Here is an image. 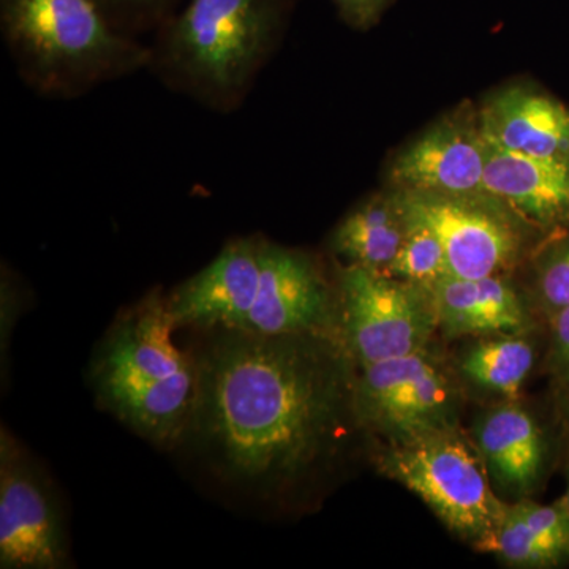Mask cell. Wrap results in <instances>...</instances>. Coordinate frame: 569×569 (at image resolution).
<instances>
[{"instance_id":"cell-15","label":"cell","mask_w":569,"mask_h":569,"mask_svg":"<svg viewBox=\"0 0 569 569\" xmlns=\"http://www.w3.org/2000/svg\"><path fill=\"white\" fill-rule=\"evenodd\" d=\"M479 456L505 488L529 493L545 467V437L526 408L500 403L482 413L475 426Z\"/></svg>"},{"instance_id":"cell-14","label":"cell","mask_w":569,"mask_h":569,"mask_svg":"<svg viewBox=\"0 0 569 569\" xmlns=\"http://www.w3.org/2000/svg\"><path fill=\"white\" fill-rule=\"evenodd\" d=\"M438 326L449 337L527 335L531 317L522 296L503 276H445L430 284Z\"/></svg>"},{"instance_id":"cell-26","label":"cell","mask_w":569,"mask_h":569,"mask_svg":"<svg viewBox=\"0 0 569 569\" xmlns=\"http://www.w3.org/2000/svg\"><path fill=\"white\" fill-rule=\"evenodd\" d=\"M561 505H563L565 509L569 512V471H568V488L567 492H565L563 497L559 498Z\"/></svg>"},{"instance_id":"cell-12","label":"cell","mask_w":569,"mask_h":569,"mask_svg":"<svg viewBox=\"0 0 569 569\" xmlns=\"http://www.w3.org/2000/svg\"><path fill=\"white\" fill-rule=\"evenodd\" d=\"M482 137L503 151L569 162V107L527 84L490 96L478 111Z\"/></svg>"},{"instance_id":"cell-18","label":"cell","mask_w":569,"mask_h":569,"mask_svg":"<svg viewBox=\"0 0 569 569\" xmlns=\"http://www.w3.org/2000/svg\"><path fill=\"white\" fill-rule=\"evenodd\" d=\"M477 549L519 568H553L569 561L567 550L531 526L515 505H507L496 529Z\"/></svg>"},{"instance_id":"cell-8","label":"cell","mask_w":569,"mask_h":569,"mask_svg":"<svg viewBox=\"0 0 569 569\" xmlns=\"http://www.w3.org/2000/svg\"><path fill=\"white\" fill-rule=\"evenodd\" d=\"M395 190L407 219L440 239L449 274L463 279L505 276L522 260L533 224L488 193L437 194Z\"/></svg>"},{"instance_id":"cell-24","label":"cell","mask_w":569,"mask_h":569,"mask_svg":"<svg viewBox=\"0 0 569 569\" xmlns=\"http://www.w3.org/2000/svg\"><path fill=\"white\" fill-rule=\"evenodd\" d=\"M20 277L14 274L9 266L2 264V282H0V296H2V348L11 335L14 321L20 318L22 299L26 298Z\"/></svg>"},{"instance_id":"cell-2","label":"cell","mask_w":569,"mask_h":569,"mask_svg":"<svg viewBox=\"0 0 569 569\" xmlns=\"http://www.w3.org/2000/svg\"><path fill=\"white\" fill-rule=\"evenodd\" d=\"M167 295L178 329L340 337L339 290L316 258L263 234L231 239Z\"/></svg>"},{"instance_id":"cell-10","label":"cell","mask_w":569,"mask_h":569,"mask_svg":"<svg viewBox=\"0 0 569 569\" xmlns=\"http://www.w3.org/2000/svg\"><path fill=\"white\" fill-rule=\"evenodd\" d=\"M70 542L50 475L7 427L0 430V568L62 569Z\"/></svg>"},{"instance_id":"cell-13","label":"cell","mask_w":569,"mask_h":569,"mask_svg":"<svg viewBox=\"0 0 569 569\" xmlns=\"http://www.w3.org/2000/svg\"><path fill=\"white\" fill-rule=\"evenodd\" d=\"M485 192L537 230L569 227V162L493 148L488 142Z\"/></svg>"},{"instance_id":"cell-9","label":"cell","mask_w":569,"mask_h":569,"mask_svg":"<svg viewBox=\"0 0 569 569\" xmlns=\"http://www.w3.org/2000/svg\"><path fill=\"white\" fill-rule=\"evenodd\" d=\"M459 391L436 356L422 350L358 367L355 418L392 441L458 427Z\"/></svg>"},{"instance_id":"cell-6","label":"cell","mask_w":569,"mask_h":569,"mask_svg":"<svg viewBox=\"0 0 569 569\" xmlns=\"http://www.w3.org/2000/svg\"><path fill=\"white\" fill-rule=\"evenodd\" d=\"M385 477L406 486L452 533L477 548L503 516L486 478L481 456L471 451L459 427L406 441H392L378 456Z\"/></svg>"},{"instance_id":"cell-3","label":"cell","mask_w":569,"mask_h":569,"mask_svg":"<svg viewBox=\"0 0 569 569\" xmlns=\"http://www.w3.org/2000/svg\"><path fill=\"white\" fill-rule=\"evenodd\" d=\"M176 329L168 295L152 288L118 313L89 366L99 406L162 449L182 447L197 400V358Z\"/></svg>"},{"instance_id":"cell-16","label":"cell","mask_w":569,"mask_h":569,"mask_svg":"<svg viewBox=\"0 0 569 569\" xmlns=\"http://www.w3.org/2000/svg\"><path fill=\"white\" fill-rule=\"evenodd\" d=\"M407 234V219L395 190L367 198L337 223L329 247L343 266L387 272Z\"/></svg>"},{"instance_id":"cell-23","label":"cell","mask_w":569,"mask_h":569,"mask_svg":"<svg viewBox=\"0 0 569 569\" xmlns=\"http://www.w3.org/2000/svg\"><path fill=\"white\" fill-rule=\"evenodd\" d=\"M337 13L350 28L366 31L380 21L395 0H331Z\"/></svg>"},{"instance_id":"cell-20","label":"cell","mask_w":569,"mask_h":569,"mask_svg":"<svg viewBox=\"0 0 569 569\" xmlns=\"http://www.w3.org/2000/svg\"><path fill=\"white\" fill-rule=\"evenodd\" d=\"M385 274L422 287L449 276L447 253L440 239L425 224L407 219L406 238Z\"/></svg>"},{"instance_id":"cell-25","label":"cell","mask_w":569,"mask_h":569,"mask_svg":"<svg viewBox=\"0 0 569 569\" xmlns=\"http://www.w3.org/2000/svg\"><path fill=\"white\" fill-rule=\"evenodd\" d=\"M561 399H563V413L569 425V387L561 388Z\"/></svg>"},{"instance_id":"cell-11","label":"cell","mask_w":569,"mask_h":569,"mask_svg":"<svg viewBox=\"0 0 569 569\" xmlns=\"http://www.w3.org/2000/svg\"><path fill=\"white\" fill-rule=\"evenodd\" d=\"M488 142L478 111L452 112L406 146L391 163L389 181L396 190L437 194L485 192Z\"/></svg>"},{"instance_id":"cell-21","label":"cell","mask_w":569,"mask_h":569,"mask_svg":"<svg viewBox=\"0 0 569 569\" xmlns=\"http://www.w3.org/2000/svg\"><path fill=\"white\" fill-rule=\"evenodd\" d=\"M181 0H97L100 9L119 32L137 39L140 33L156 32Z\"/></svg>"},{"instance_id":"cell-19","label":"cell","mask_w":569,"mask_h":569,"mask_svg":"<svg viewBox=\"0 0 569 569\" xmlns=\"http://www.w3.org/2000/svg\"><path fill=\"white\" fill-rule=\"evenodd\" d=\"M531 299L546 318L569 307V227L550 231L535 250Z\"/></svg>"},{"instance_id":"cell-17","label":"cell","mask_w":569,"mask_h":569,"mask_svg":"<svg viewBox=\"0 0 569 569\" xmlns=\"http://www.w3.org/2000/svg\"><path fill=\"white\" fill-rule=\"evenodd\" d=\"M523 336L479 340L460 358V372L479 388L515 399L535 365V348Z\"/></svg>"},{"instance_id":"cell-22","label":"cell","mask_w":569,"mask_h":569,"mask_svg":"<svg viewBox=\"0 0 569 569\" xmlns=\"http://www.w3.org/2000/svg\"><path fill=\"white\" fill-rule=\"evenodd\" d=\"M550 347L548 365L561 388L569 387V307L548 318Z\"/></svg>"},{"instance_id":"cell-4","label":"cell","mask_w":569,"mask_h":569,"mask_svg":"<svg viewBox=\"0 0 569 569\" xmlns=\"http://www.w3.org/2000/svg\"><path fill=\"white\" fill-rule=\"evenodd\" d=\"M290 0H189L156 31L149 71L219 114L246 103L279 44Z\"/></svg>"},{"instance_id":"cell-7","label":"cell","mask_w":569,"mask_h":569,"mask_svg":"<svg viewBox=\"0 0 569 569\" xmlns=\"http://www.w3.org/2000/svg\"><path fill=\"white\" fill-rule=\"evenodd\" d=\"M337 290L340 339L358 367L426 350L440 328L429 287L342 266Z\"/></svg>"},{"instance_id":"cell-1","label":"cell","mask_w":569,"mask_h":569,"mask_svg":"<svg viewBox=\"0 0 569 569\" xmlns=\"http://www.w3.org/2000/svg\"><path fill=\"white\" fill-rule=\"evenodd\" d=\"M198 335L182 447L213 477L246 496H276L331 455L343 419L355 417L353 362L340 337Z\"/></svg>"},{"instance_id":"cell-5","label":"cell","mask_w":569,"mask_h":569,"mask_svg":"<svg viewBox=\"0 0 569 569\" xmlns=\"http://www.w3.org/2000/svg\"><path fill=\"white\" fill-rule=\"evenodd\" d=\"M0 31L24 84L70 100L151 63V47L114 29L97 0H0Z\"/></svg>"}]
</instances>
